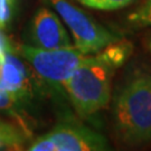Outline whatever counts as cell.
Listing matches in <instances>:
<instances>
[{"mask_svg": "<svg viewBox=\"0 0 151 151\" xmlns=\"http://www.w3.org/2000/svg\"><path fill=\"white\" fill-rule=\"evenodd\" d=\"M132 50L129 40L120 39L95 54L87 55L64 82L63 88L81 118L108 108L114 74L129 60Z\"/></svg>", "mask_w": 151, "mask_h": 151, "instance_id": "cell-1", "label": "cell"}, {"mask_svg": "<svg viewBox=\"0 0 151 151\" xmlns=\"http://www.w3.org/2000/svg\"><path fill=\"white\" fill-rule=\"evenodd\" d=\"M113 124L124 145L139 147L150 143L151 74H138L124 84L114 101Z\"/></svg>", "mask_w": 151, "mask_h": 151, "instance_id": "cell-2", "label": "cell"}, {"mask_svg": "<svg viewBox=\"0 0 151 151\" xmlns=\"http://www.w3.org/2000/svg\"><path fill=\"white\" fill-rule=\"evenodd\" d=\"M62 22L70 29L73 43L86 55L95 54L121 39L120 35L111 32L68 0H48Z\"/></svg>", "mask_w": 151, "mask_h": 151, "instance_id": "cell-3", "label": "cell"}, {"mask_svg": "<svg viewBox=\"0 0 151 151\" xmlns=\"http://www.w3.org/2000/svg\"><path fill=\"white\" fill-rule=\"evenodd\" d=\"M20 54L40 78L62 88L64 82L87 56L75 46L72 48L43 49L22 45Z\"/></svg>", "mask_w": 151, "mask_h": 151, "instance_id": "cell-4", "label": "cell"}, {"mask_svg": "<svg viewBox=\"0 0 151 151\" xmlns=\"http://www.w3.org/2000/svg\"><path fill=\"white\" fill-rule=\"evenodd\" d=\"M106 139L99 132L74 121H62L53 130L36 138L30 151H102L109 150Z\"/></svg>", "mask_w": 151, "mask_h": 151, "instance_id": "cell-5", "label": "cell"}, {"mask_svg": "<svg viewBox=\"0 0 151 151\" xmlns=\"http://www.w3.org/2000/svg\"><path fill=\"white\" fill-rule=\"evenodd\" d=\"M32 46L43 49H62L74 47L62 19L57 14L42 7L34 15L30 26Z\"/></svg>", "mask_w": 151, "mask_h": 151, "instance_id": "cell-6", "label": "cell"}, {"mask_svg": "<svg viewBox=\"0 0 151 151\" xmlns=\"http://www.w3.org/2000/svg\"><path fill=\"white\" fill-rule=\"evenodd\" d=\"M0 85L19 101L32 96V83L28 68L12 53H8L0 62Z\"/></svg>", "mask_w": 151, "mask_h": 151, "instance_id": "cell-7", "label": "cell"}, {"mask_svg": "<svg viewBox=\"0 0 151 151\" xmlns=\"http://www.w3.org/2000/svg\"><path fill=\"white\" fill-rule=\"evenodd\" d=\"M26 129L22 125L8 123L0 120V148L5 149H22L27 140Z\"/></svg>", "mask_w": 151, "mask_h": 151, "instance_id": "cell-8", "label": "cell"}, {"mask_svg": "<svg viewBox=\"0 0 151 151\" xmlns=\"http://www.w3.org/2000/svg\"><path fill=\"white\" fill-rule=\"evenodd\" d=\"M20 102L14 94L6 91L4 87L0 85V111L10 114L11 116L16 118L18 123L24 125L22 123V115L20 113Z\"/></svg>", "mask_w": 151, "mask_h": 151, "instance_id": "cell-9", "label": "cell"}, {"mask_svg": "<svg viewBox=\"0 0 151 151\" xmlns=\"http://www.w3.org/2000/svg\"><path fill=\"white\" fill-rule=\"evenodd\" d=\"M88 8L97 10H118L129 6L133 0H77Z\"/></svg>", "mask_w": 151, "mask_h": 151, "instance_id": "cell-10", "label": "cell"}, {"mask_svg": "<svg viewBox=\"0 0 151 151\" xmlns=\"http://www.w3.org/2000/svg\"><path fill=\"white\" fill-rule=\"evenodd\" d=\"M129 22L141 27L151 26V0H147L145 5L133 11L129 16Z\"/></svg>", "mask_w": 151, "mask_h": 151, "instance_id": "cell-11", "label": "cell"}, {"mask_svg": "<svg viewBox=\"0 0 151 151\" xmlns=\"http://www.w3.org/2000/svg\"><path fill=\"white\" fill-rule=\"evenodd\" d=\"M14 0H0V27L4 28L10 22Z\"/></svg>", "mask_w": 151, "mask_h": 151, "instance_id": "cell-12", "label": "cell"}, {"mask_svg": "<svg viewBox=\"0 0 151 151\" xmlns=\"http://www.w3.org/2000/svg\"><path fill=\"white\" fill-rule=\"evenodd\" d=\"M11 44L9 42L8 37L6 36L2 28L0 27V62L4 60L6 55L8 53H11Z\"/></svg>", "mask_w": 151, "mask_h": 151, "instance_id": "cell-13", "label": "cell"}, {"mask_svg": "<svg viewBox=\"0 0 151 151\" xmlns=\"http://www.w3.org/2000/svg\"><path fill=\"white\" fill-rule=\"evenodd\" d=\"M147 46H148V49H149V52H150V54H151V37L148 39V42H147Z\"/></svg>", "mask_w": 151, "mask_h": 151, "instance_id": "cell-14", "label": "cell"}]
</instances>
